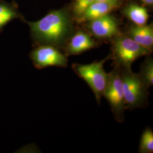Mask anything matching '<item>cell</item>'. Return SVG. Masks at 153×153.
I'll return each instance as SVG.
<instances>
[{
    "label": "cell",
    "instance_id": "obj_1",
    "mask_svg": "<svg viewBox=\"0 0 153 153\" xmlns=\"http://www.w3.org/2000/svg\"><path fill=\"white\" fill-rule=\"evenodd\" d=\"M27 23L33 38L41 45H60L71 33L69 18L62 10L51 11L38 21Z\"/></svg>",
    "mask_w": 153,
    "mask_h": 153
},
{
    "label": "cell",
    "instance_id": "obj_2",
    "mask_svg": "<svg viewBox=\"0 0 153 153\" xmlns=\"http://www.w3.org/2000/svg\"><path fill=\"white\" fill-rule=\"evenodd\" d=\"M111 59V56L98 62L88 64H73L71 68L79 77L84 79L92 90L99 104L109 80V74L104 70V64Z\"/></svg>",
    "mask_w": 153,
    "mask_h": 153
},
{
    "label": "cell",
    "instance_id": "obj_3",
    "mask_svg": "<svg viewBox=\"0 0 153 153\" xmlns=\"http://www.w3.org/2000/svg\"><path fill=\"white\" fill-rule=\"evenodd\" d=\"M116 36L113 44V55L111 56L114 65L123 69H131L132 64L136 59L151 53V50L137 43L130 37L119 33Z\"/></svg>",
    "mask_w": 153,
    "mask_h": 153
},
{
    "label": "cell",
    "instance_id": "obj_4",
    "mask_svg": "<svg viewBox=\"0 0 153 153\" xmlns=\"http://www.w3.org/2000/svg\"><path fill=\"white\" fill-rule=\"evenodd\" d=\"M123 94L127 109L142 108L148 102V88L138 74L131 69L121 68Z\"/></svg>",
    "mask_w": 153,
    "mask_h": 153
},
{
    "label": "cell",
    "instance_id": "obj_5",
    "mask_svg": "<svg viewBox=\"0 0 153 153\" xmlns=\"http://www.w3.org/2000/svg\"><path fill=\"white\" fill-rule=\"evenodd\" d=\"M109 76L108 82L103 97L109 103L115 120L123 123L124 121V113L127 107L123 94L120 68L114 65Z\"/></svg>",
    "mask_w": 153,
    "mask_h": 153
},
{
    "label": "cell",
    "instance_id": "obj_6",
    "mask_svg": "<svg viewBox=\"0 0 153 153\" xmlns=\"http://www.w3.org/2000/svg\"><path fill=\"white\" fill-rule=\"evenodd\" d=\"M30 57L36 68L42 69L48 66L66 68L68 66L66 56L55 47L42 45L32 51Z\"/></svg>",
    "mask_w": 153,
    "mask_h": 153
},
{
    "label": "cell",
    "instance_id": "obj_7",
    "mask_svg": "<svg viewBox=\"0 0 153 153\" xmlns=\"http://www.w3.org/2000/svg\"><path fill=\"white\" fill-rule=\"evenodd\" d=\"M90 21L88 28L97 38H110L119 33L117 23L114 18L108 14Z\"/></svg>",
    "mask_w": 153,
    "mask_h": 153
},
{
    "label": "cell",
    "instance_id": "obj_8",
    "mask_svg": "<svg viewBox=\"0 0 153 153\" xmlns=\"http://www.w3.org/2000/svg\"><path fill=\"white\" fill-rule=\"evenodd\" d=\"M95 45V42L87 33L79 31L71 38L67 46L66 52L69 55H79Z\"/></svg>",
    "mask_w": 153,
    "mask_h": 153
},
{
    "label": "cell",
    "instance_id": "obj_9",
    "mask_svg": "<svg viewBox=\"0 0 153 153\" xmlns=\"http://www.w3.org/2000/svg\"><path fill=\"white\" fill-rule=\"evenodd\" d=\"M130 38L143 47L151 50L153 45V29L151 25H134L129 30Z\"/></svg>",
    "mask_w": 153,
    "mask_h": 153
},
{
    "label": "cell",
    "instance_id": "obj_10",
    "mask_svg": "<svg viewBox=\"0 0 153 153\" xmlns=\"http://www.w3.org/2000/svg\"><path fill=\"white\" fill-rule=\"evenodd\" d=\"M116 5L107 2L95 1L90 6L78 19L79 22L91 21L107 15L116 7Z\"/></svg>",
    "mask_w": 153,
    "mask_h": 153
},
{
    "label": "cell",
    "instance_id": "obj_11",
    "mask_svg": "<svg viewBox=\"0 0 153 153\" xmlns=\"http://www.w3.org/2000/svg\"><path fill=\"white\" fill-rule=\"evenodd\" d=\"M21 16L14 2L11 3L0 1V30L6 25L14 19H19Z\"/></svg>",
    "mask_w": 153,
    "mask_h": 153
},
{
    "label": "cell",
    "instance_id": "obj_12",
    "mask_svg": "<svg viewBox=\"0 0 153 153\" xmlns=\"http://www.w3.org/2000/svg\"><path fill=\"white\" fill-rule=\"evenodd\" d=\"M125 14L136 25L142 26L146 25L149 18L146 9L142 6L131 5L125 10Z\"/></svg>",
    "mask_w": 153,
    "mask_h": 153
},
{
    "label": "cell",
    "instance_id": "obj_13",
    "mask_svg": "<svg viewBox=\"0 0 153 153\" xmlns=\"http://www.w3.org/2000/svg\"><path fill=\"white\" fill-rule=\"evenodd\" d=\"M138 74L147 88L153 86V61L152 57H148L142 63Z\"/></svg>",
    "mask_w": 153,
    "mask_h": 153
},
{
    "label": "cell",
    "instance_id": "obj_14",
    "mask_svg": "<svg viewBox=\"0 0 153 153\" xmlns=\"http://www.w3.org/2000/svg\"><path fill=\"white\" fill-rule=\"evenodd\" d=\"M153 152V132L151 128H146L142 133L140 142L139 153Z\"/></svg>",
    "mask_w": 153,
    "mask_h": 153
},
{
    "label": "cell",
    "instance_id": "obj_15",
    "mask_svg": "<svg viewBox=\"0 0 153 153\" xmlns=\"http://www.w3.org/2000/svg\"><path fill=\"white\" fill-rule=\"evenodd\" d=\"M96 0H76L74 11L76 16H81L88 7Z\"/></svg>",
    "mask_w": 153,
    "mask_h": 153
},
{
    "label": "cell",
    "instance_id": "obj_16",
    "mask_svg": "<svg viewBox=\"0 0 153 153\" xmlns=\"http://www.w3.org/2000/svg\"><path fill=\"white\" fill-rule=\"evenodd\" d=\"M96 1H102V2H107L112 3V4H115V5H117V2L116 0H96Z\"/></svg>",
    "mask_w": 153,
    "mask_h": 153
},
{
    "label": "cell",
    "instance_id": "obj_17",
    "mask_svg": "<svg viewBox=\"0 0 153 153\" xmlns=\"http://www.w3.org/2000/svg\"><path fill=\"white\" fill-rule=\"evenodd\" d=\"M142 1L148 5H152L153 3V0H142Z\"/></svg>",
    "mask_w": 153,
    "mask_h": 153
}]
</instances>
